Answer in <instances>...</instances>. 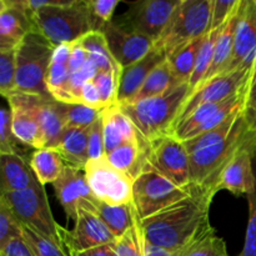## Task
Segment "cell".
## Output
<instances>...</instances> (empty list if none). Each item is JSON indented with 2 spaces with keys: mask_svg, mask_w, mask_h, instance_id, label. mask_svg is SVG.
<instances>
[{
  "mask_svg": "<svg viewBox=\"0 0 256 256\" xmlns=\"http://www.w3.org/2000/svg\"><path fill=\"white\" fill-rule=\"evenodd\" d=\"M214 195L194 186L186 199L162 212L140 220L146 244L169 252H178L212 228L209 214Z\"/></svg>",
  "mask_w": 256,
  "mask_h": 256,
  "instance_id": "1",
  "label": "cell"
},
{
  "mask_svg": "<svg viewBox=\"0 0 256 256\" xmlns=\"http://www.w3.org/2000/svg\"><path fill=\"white\" fill-rule=\"evenodd\" d=\"M252 132L254 129L250 128L242 106L216 129L182 142L189 154L192 186L210 192L225 165Z\"/></svg>",
  "mask_w": 256,
  "mask_h": 256,
  "instance_id": "2",
  "label": "cell"
},
{
  "mask_svg": "<svg viewBox=\"0 0 256 256\" xmlns=\"http://www.w3.org/2000/svg\"><path fill=\"white\" fill-rule=\"evenodd\" d=\"M36 32L54 46L74 44L92 32H102V26L90 10L89 2L70 0L52 2L32 14Z\"/></svg>",
  "mask_w": 256,
  "mask_h": 256,
  "instance_id": "3",
  "label": "cell"
},
{
  "mask_svg": "<svg viewBox=\"0 0 256 256\" xmlns=\"http://www.w3.org/2000/svg\"><path fill=\"white\" fill-rule=\"evenodd\" d=\"M190 92L189 82H184L158 96L118 105L134 124L142 142H148L160 135L170 134Z\"/></svg>",
  "mask_w": 256,
  "mask_h": 256,
  "instance_id": "4",
  "label": "cell"
},
{
  "mask_svg": "<svg viewBox=\"0 0 256 256\" xmlns=\"http://www.w3.org/2000/svg\"><path fill=\"white\" fill-rule=\"evenodd\" d=\"M55 48L36 30L24 38L16 48V92L52 96L46 74Z\"/></svg>",
  "mask_w": 256,
  "mask_h": 256,
  "instance_id": "5",
  "label": "cell"
},
{
  "mask_svg": "<svg viewBox=\"0 0 256 256\" xmlns=\"http://www.w3.org/2000/svg\"><path fill=\"white\" fill-rule=\"evenodd\" d=\"M212 4L214 0H180L155 48L168 55L186 42L204 38L212 30Z\"/></svg>",
  "mask_w": 256,
  "mask_h": 256,
  "instance_id": "6",
  "label": "cell"
},
{
  "mask_svg": "<svg viewBox=\"0 0 256 256\" xmlns=\"http://www.w3.org/2000/svg\"><path fill=\"white\" fill-rule=\"evenodd\" d=\"M0 200L12 209L22 225L64 248L59 235V224L52 218L44 185L36 182L22 192H0Z\"/></svg>",
  "mask_w": 256,
  "mask_h": 256,
  "instance_id": "7",
  "label": "cell"
},
{
  "mask_svg": "<svg viewBox=\"0 0 256 256\" xmlns=\"http://www.w3.org/2000/svg\"><path fill=\"white\" fill-rule=\"evenodd\" d=\"M142 168L158 172L180 188L192 186L186 148L170 134L142 142Z\"/></svg>",
  "mask_w": 256,
  "mask_h": 256,
  "instance_id": "8",
  "label": "cell"
},
{
  "mask_svg": "<svg viewBox=\"0 0 256 256\" xmlns=\"http://www.w3.org/2000/svg\"><path fill=\"white\" fill-rule=\"evenodd\" d=\"M192 188H180L158 172L142 168L132 182V205L138 218L145 220L180 200L186 199L192 192Z\"/></svg>",
  "mask_w": 256,
  "mask_h": 256,
  "instance_id": "9",
  "label": "cell"
},
{
  "mask_svg": "<svg viewBox=\"0 0 256 256\" xmlns=\"http://www.w3.org/2000/svg\"><path fill=\"white\" fill-rule=\"evenodd\" d=\"M84 172L92 194L100 202L114 206L132 202L134 180L125 172L115 169L106 155L100 159L89 160Z\"/></svg>",
  "mask_w": 256,
  "mask_h": 256,
  "instance_id": "10",
  "label": "cell"
},
{
  "mask_svg": "<svg viewBox=\"0 0 256 256\" xmlns=\"http://www.w3.org/2000/svg\"><path fill=\"white\" fill-rule=\"evenodd\" d=\"M256 132L246 138L230 162L225 165L212 188V194L216 195L222 190H226L236 196L248 195L256 189Z\"/></svg>",
  "mask_w": 256,
  "mask_h": 256,
  "instance_id": "11",
  "label": "cell"
},
{
  "mask_svg": "<svg viewBox=\"0 0 256 256\" xmlns=\"http://www.w3.org/2000/svg\"><path fill=\"white\" fill-rule=\"evenodd\" d=\"M180 0H142L132 2L128 12L115 22L156 42L164 34Z\"/></svg>",
  "mask_w": 256,
  "mask_h": 256,
  "instance_id": "12",
  "label": "cell"
},
{
  "mask_svg": "<svg viewBox=\"0 0 256 256\" xmlns=\"http://www.w3.org/2000/svg\"><path fill=\"white\" fill-rule=\"evenodd\" d=\"M252 74V70H236L232 72H222L198 86L196 89L190 92L189 96L184 102L172 128L200 105L222 102L249 86Z\"/></svg>",
  "mask_w": 256,
  "mask_h": 256,
  "instance_id": "13",
  "label": "cell"
},
{
  "mask_svg": "<svg viewBox=\"0 0 256 256\" xmlns=\"http://www.w3.org/2000/svg\"><path fill=\"white\" fill-rule=\"evenodd\" d=\"M59 235L65 250L70 256L92 248L112 244L116 240L115 235L94 212L80 208L72 232L59 225Z\"/></svg>",
  "mask_w": 256,
  "mask_h": 256,
  "instance_id": "14",
  "label": "cell"
},
{
  "mask_svg": "<svg viewBox=\"0 0 256 256\" xmlns=\"http://www.w3.org/2000/svg\"><path fill=\"white\" fill-rule=\"evenodd\" d=\"M256 60V2L242 0L238 12L234 49L224 72L252 70Z\"/></svg>",
  "mask_w": 256,
  "mask_h": 256,
  "instance_id": "15",
  "label": "cell"
},
{
  "mask_svg": "<svg viewBox=\"0 0 256 256\" xmlns=\"http://www.w3.org/2000/svg\"><path fill=\"white\" fill-rule=\"evenodd\" d=\"M102 32L106 38L112 58L122 70L142 60L155 48V42L152 39L125 29L115 22L108 24Z\"/></svg>",
  "mask_w": 256,
  "mask_h": 256,
  "instance_id": "16",
  "label": "cell"
},
{
  "mask_svg": "<svg viewBox=\"0 0 256 256\" xmlns=\"http://www.w3.org/2000/svg\"><path fill=\"white\" fill-rule=\"evenodd\" d=\"M34 30L32 14L24 0H0V50L16 49Z\"/></svg>",
  "mask_w": 256,
  "mask_h": 256,
  "instance_id": "17",
  "label": "cell"
},
{
  "mask_svg": "<svg viewBox=\"0 0 256 256\" xmlns=\"http://www.w3.org/2000/svg\"><path fill=\"white\" fill-rule=\"evenodd\" d=\"M58 200L65 214L72 220H76L78 212L82 202H90L95 198L88 184L84 169L66 165L62 176L52 184Z\"/></svg>",
  "mask_w": 256,
  "mask_h": 256,
  "instance_id": "18",
  "label": "cell"
},
{
  "mask_svg": "<svg viewBox=\"0 0 256 256\" xmlns=\"http://www.w3.org/2000/svg\"><path fill=\"white\" fill-rule=\"evenodd\" d=\"M24 95L42 130L44 148L56 149L66 129L62 112H60L59 102H56L52 96L32 94Z\"/></svg>",
  "mask_w": 256,
  "mask_h": 256,
  "instance_id": "19",
  "label": "cell"
},
{
  "mask_svg": "<svg viewBox=\"0 0 256 256\" xmlns=\"http://www.w3.org/2000/svg\"><path fill=\"white\" fill-rule=\"evenodd\" d=\"M8 104L12 112V128L15 138L22 144L34 148L35 150L44 149L42 130L25 95L22 92H15L8 98Z\"/></svg>",
  "mask_w": 256,
  "mask_h": 256,
  "instance_id": "20",
  "label": "cell"
},
{
  "mask_svg": "<svg viewBox=\"0 0 256 256\" xmlns=\"http://www.w3.org/2000/svg\"><path fill=\"white\" fill-rule=\"evenodd\" d=\"M165 59H166V54L154 48L142 60L130 65L126 69H122L119 78V84H118V104L132 100L138 94L150 72L158 65L162 64Z\"/></svg>",
  "mask_w": 256,
  "mask_h": 256,
  "instance_id": "21",
  "label": "cell"
},
{
  "mask_svg": "<svg viewBox=\"0 0 256 256\" xmlns=\"http://www.w3.org/2000/svg\"><path fill=\"white\" fill-rule=\"evenodd\" d=\"M104 132L105 152H112L120 145L140 142L139 134L129 118L122 112L119 105L104 108L100 112Z\"/></svg>",
  "mask_w": 256,
  "mask_h": 256,
  "instance_id": "22",
  "label": "cell"
},
{
  "mask_svg": "<svg viewBox=\"0 0 256 256\" xmlns=\"http://www.w3.org/2000/svg\"><path fill=\"white\" fill-rule=\"evenodd\" d=\"M80 208L94 212L106 225L108 229L115 235V238L122 236L124 232H126L140 220L138 218L132 202L114 206V205H109L94 198L90 202H86V200L82 202Z\"/></svg>",
  "mask_w": 256,
  "mask_h": 256,
  "instance_id": "23",
  "label": "cell"
},
{
  "mask_svg": "<svg viewBox=\"0 0 256 256\" xmlns=\"http://www.w3.org/2000/svg\"><path fill=\"white\" fill-rule=\"evenodd\" d=\"M0 168H2L0 192H22L32 186L38 182L30 164L25 162L22 155L0 154Z\"/></svg>",
  "mask_w": 256,
  "mask_h": 256,
  "instance_id": "24",
  "label": "cell"
},
{
  "mask_svg": "<svg viewBox=\"0 0 256 256\" xmlns=\"http://www.w3.org/2000/svg\"><path fill=\"white\" fill-rule=\"evenodd\" d=\"M30 168L42 185L54 184L66 168V162L56 149L35 150L30 156Z\"/></svg>",
  "mask_w": 256,
  "mask_h": 256,
  "instance_id": "25",
  "label": "cell"
},
{
  "mask_svg": "<svg viewBox=\"0 0 256 256\" xmlns=\"http://www.w3.org/2000/svg\"><path fill=\"white\" fill-rule=\"evenodd\" d=\"M88 135H89V128L86 129L66 128L65 129L56 150L62 154L68 165L84 169L86 162H89Z\"/></svg>",
  "mask_w": 256,
  "mask_h": 256,
  "instance_id": "26",
  "label": "cell"
},
{
  "mask_svg": "<svg viewBox=\"0 0 256 256\" xmlns=\"http://www.w3.org/2000/svg\"><path fill=\"white\" fill-rule=\"evenodd\" d=\"M239 8H240V4H239V6L234 10V12L232 14V16L228 19V22L222 25V30H220V34L216 39V44H215L214 56H212V66H210L209 72H208L205 82L210 80L212 78L216 76V75L222 74L225 70V68H226L228 62H229L230 58H232V49H234L235 29H236L238 12H239ZM204 82H202V84H204Z\"/></svg>",
  "mask_w": 256,
  "mask_h": 256,
  "instance_id": "27",
  "label": "cell"
},
{
  "mask_svg": "<svg viewBox=\"0 0 256 256\" xmlns=\"http://www.w3.org/2000/svg\"><path fill=\"white\" fill-rule=\"evenodd\" d=\"M78 42L88 52L89 59L95 65L98 72H114L120 78L122 68L118 65V62L112 58L104 32H92L82 36Z\"/></svg>",
  "mask_w": 256,
  "mask_h": 256,
  "instance_id": "28",
  "label": "cell"
},
{
  "mask_svg": "<svg viewBox=\"0 0 256 256\" xmlns=\"http://www.w3.org/2000/svg\"><path fill=\"white\" fill-rule=\"evenodd\" d=\"M204 38L186 42L166 55L168 64L179 84L189 82L194 72L198 52H199Z\"/></svg>",
  "mask_w": 256,
  "mask_h": 256,
  "instance_id": "29",
  "label": "cell"
},
{
  "mask_svg": "<svg viewBox=\"0 0 256 256\" xmlns=\"http://www.w3.org/2000/svg\"><path fill=\"white\" fill-rule=\"evenodd\" d=\"M70 54H72V44H62L54 50V55L46 74V86L49 94L55 100L62 94L69 82Z\"/></svg>",
  "mask_w": 256,
  "mask_h": 256,
  "instance_id": "30",
  "label": "cell"
},
{
  "mask_svg": "<svg viewBox=\"0 0 256 256\" xmlns=\"http://www.w3.org/2000/svg\"><path fill=\"white\" fill-rule=\"evenodd\" d=\"M108 160L115 169L129 175L132 180L142 170V142H126L106 154Z\"/></svg>",
  "mask_w": 256,
  "mask_h": 256,
  "instance_id": "31",
  "label": "cell"
},
{
  "mask_svg": "<svg viewBox=\"0 0 256 256\" xmlns=\"http://www.w3.org/2000/svg\"><path fill=\"white\" fill-rule=\"evenodd\" d=\"M176 85H179V82H176V79L172 75V69H170L166 59H165L162 64L158 65L150 72V75L145 80L142 86L140 88L138 94L132 100H129V102H139V100L158 96V95H162L164 92H169L170 89H172Z\"/></svg>",
  "mask_w": 256,
  "mask_h": 256,
  "instance_id": "32",
  "label": "cell"
},
{
  "mask_svg": "<svg viewBox=\"0 0 256 256\" xmlns=\"http://www.w3.org/2000/svg\"><path fill=\"white\" fill-rule=\"evenodd\" d=\"M178 256H229V254L224 239L218 236L212 226L188 246L178 252Z\"/></svg>",
  "mask_w": 256,
  "mask_h": 256,
  "instance_id": "33",
  "label": "cell"
},
{
  "mask_svg": "<svg viewBox=\"0 0 256 256\" xmlns=\"http://www.w3.org/2000/svg\"><path fill=\"white\" fill-rule=\"evenodd\" d=\"M222 28V26H220L218 29H214L210 32H208L205 35L204 40H202V46H200L199 52H198L194 72H192V78L189 80V86L192 92L196 89L198 86H200L205 82V79H206V75L209 72L210 66H212V56H214L215 44H216V39L219 36Z\"/></svg>",
  "mask_w": 256,
  "mask_h": 256,
  "instance_id": "34",
  "label": "cell"
},
{
  "mask_svg": "<svg viewBox=\"0 0 256 256\" xmlns=\"http://www.w3.org/2000/svg\"><path fill=\"white\" fill-rule=\"evenodd\" d=\"M60 112L64 119L65 128L86 129L90 128L100 116L102 110H95L82 104H65L60 102Z\"/></svg>",
  "mask_w": 256,
  "mask_h": 256,
  "instance_id": "35",
  "label": "cell"
},
{
  "mask_svg": "<svg viewBox=\"0 0 256 256\" xmlns=\"http://www.w3.org/2000/svg\"><path fill=\"white\" fill-rule=\"evenodd\" d=\"M145 248L146 242L140 220L114 242L116 256H145Z\"/></svg>",
  "mask_w": 256,
  "mask_h": 256,
  "instance_id": "36",
  "label": "cell"
},
{
  "mask_svg": "<svg viewBox=\"0 0 256 256\" xmlns=\"http://www.w3.org/2000/svg\"><path fill=\"white\" fill-rule=\"evenodd\" d=\"M16 92V49L0 50V94L5 99Z\"/></svg>",
  "mask_w": 256,
  "mask_h": 256,
  "instance_id": "37",
  "label": "cell"
},
{
  "mask_svg": "<svg viewBox=\"0 0 256 256\" xmlns=\"http://www.w3.org/2000/svg\"><path fill=\"white\" fill-rule=\"evenodd\" d=\"M24 239L32 250L35 256H70L65 248L60 246L56 242L46 239L35 230L24 226Z\"/></svg>",
  "mask_w": 256,
  "mask_h": 256,
  "instance_id": "38",
  "label": "cell"
},
{
  "mask_svg": "<svg viewBox=\"0 0 256 256\" xmlns=\"http://www.w3.org/2000/svg\"><path fill=\"white\" fill-rule=\"evenodd\" d=\"M24 238V228L14 212L0 200V248L14 239Z\"/></svg>",
  "mask_w": 256,
  "mask_h": 256,
  "instance_id": "39",
  "label": "cell"
},
{
  "mask_svg": "<svg viewBox=\"0 0 256 256\" xmlns=\"http://www.w3.org/2000/svg\"><path fill=\"white\" fill-rule=\"evenodd\" d=\"M100 94L104 108L118 104V84L119 76L114 72H98L92 79Z\"/></svg>",
  "mask_w": 256,
  "mask_h": 256,
  "instance_id": "40",
  "label": "cell"
},
{
  "mask_svg": "<svg viewBox=\"0 0 256 256\" xmlns=\"http://www.w3.org/2000/svg\"><path fill=\"white\" fill-rule=\"evenodd\" d=\"M19 140L15 138L12 128V112L2 108L0 110V154L22 155Z\"/></svg>",
  "mask_w": 256,
  "mask_h": 256,
  "instance_id": "41",
  "label": "cell"
},
{
  "mask_svg": "<svg viewBox=\"0 0 256 256\" xmlns=\"http://www.w3.org/2000/svg\"><path fill=\"white\" fill-rule=\"evenodd\" d=\"M248 199H249V222L245 234L244 248L239 256H256V189L248 196Z\"/></svg>",
  "mask_w": 256,
  "mask_h": 256,
  "instance_id": "42",
  "label": "cell"
},
{
  "mask_svg": "<svg viewBox=\"0 0 256 256\" xmlns=\"http://www.w3.org/2000/svg\"><path fill=\"white\" fill-rule=\"evenodd\" d=\"M88 154L89 160L100 159L105 156V142H104V132H102V118L89 128V135H88Z\"/></svg>",
  "mask_w": 256,
  "mask_h": 256,
  "instance_id": "43",
  "label": "cell"
},
{
  "mask_svg": "<svg viewBox=\"0 0 256 256\" xmlns=\"http://www.w3.org/2000/svg\"><path fill=\"white\" fill-rule=\"evenodd\" d=\"M119 5V0H89L92 15L102 26V32L108 24L112 22V14Z\"/></svg>",
  "mask_w": 256,
  "mask_h": 256,
  "instance_id": "44",
  "label": "cell"
},
{
  "mask_svg": "<svg viewBox=\"0 0 256 256\" xmlns=\"http://www.w3.org/2000/svg\"><path fill=\"white\" fill-rule=\"evenodd\" d=\"M242 0H214L212 12V30L222 26L228 22ZM210 30V32H212Z\"/></svg>",
  "mask_w": 256,
  "mask_h": 256,
  "instance_id": "45",
  "label": "cell"
},
{
  "mask_svg": "<svg viewBox=\"0 0 256 256\" xmlns=\"http://www.w3.org/2000/svg\"><path fill=\"white\" fill-rule=\"evenodd\" d=\"M245 118H246L250 128L256 132V60L254 69H252V79H250L249 94H248L246 104H245Z\"/></svg>",
  "mask_w": 256,
  "mask_h": 256,
  "instance_id": "46",
  "label": "cell"
},
{
  "mask_svg": "<svg viewBox=\"0 0 256 256\" xmlns=\"http://www.w3.org/2000/svg\"><path fill=\"white\" fill-rule=\"evenodd\" d=\"M80 104L85 105L88 108H92L95 110H102L104 105H102V99H100V94L98 92V88L95 86L94 82L89 80L84 84L82 89V94H80Z\"/></svg>",
  "mask_w": 256,
  "mask_h": 256,
  "instance_id": "47",
  "label": "cell"
},
{
  "mask_svg": "<svg viewBox=\"0 0 256 256\" xmlns=\"http://www.w3.org/2000/svg\"><path fill=\"white\" fill-rule=\"evenodd\" d=\"M0 256H35V254L24 238H19L0 248Z\"/></svg>",
  "mask_w": 256,
  "mask_h": 256,
  "instance_id": "48",
  "label": "cell"
},
{
  "mask_svg": "<svg viewBox=\"0 0 256 256\" xmlns=\"http://www.w3.org/2000/svg\"><path fill=\"white\" fill-rule=\"evenodd\" d=\"M88 60H89V55H88V52L82 49V45L78 42L72 44V54H70L69 58L70 74L79 72V70L86 64Z\"/></svg>",
  "mask_w": 256,
  "mask_h": 256,
  "instance_id": "49",
  "label": "cell"
},
{
  "mask_svg": "<svg viewBox=\"0 0 256 256\" xmlns=\"http://www.w3.org/2000/svg\"><path fill=\"white\" fill-rule=\"evenodd\" d=\"M72 256H116L114 250V242L106 245H102V246L92 248V249L85 250V252H78Z\"/></svg>",
  "mask_w": 256,
  "mask_h": 256,
  "instance_id": "50",
  "label": "cell"
},
{
  "mask_svg": "<svg viewBox=\"0 0 256 256\" xmlns=\"http://www.w3.org/2000/svg\"><path fill=\"white\" fill-rule=\"evenodd\" d=\"M145 256H178V252H169L165 250L159 249V248H154L152 245L146 244L145 248Z\"/></svg>",
  "mask_w": 256,
  "mask_h": 256,
  "instance_id": "51",
  "label": "cell"
},
{
  "mask_svg": "<svg viewBox=\"0 0 256 256\" xmlns=\"http://www.w3.org/2000/svg\"><path fill=\"white\" fill-rule=\"evenodd\" d=\"M255 162H256V158H255Z\"/></svg>",
  "mask_w": 256,
  "mask_h": 256,
  "instance_id": "52",
  "label": "cell"
},
{
  "mask_svg": "<svg viewBox=\"0 0 256 256\" xmlns=\"http://www.w3.org/2000/svg\"><path fill=\"white\" fill-rule=\"evenodd\" d=\"M255 2H256V0H255Z\"/></svg>",
  "mask_w": 256,
  "mask_h": 256,
  "instance_id": "53",
  "label": "cell"
}]
</instances>
